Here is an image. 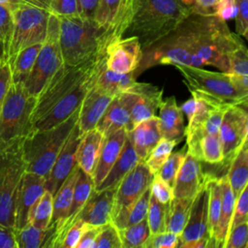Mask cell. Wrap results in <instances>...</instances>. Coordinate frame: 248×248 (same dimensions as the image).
<instances>
[{
    "mask_svg": "<svg viewBox=\"0 0 248 248\" xmlns=\"http://www.w3.org/2000/svg\"><path fill=\"white\" fill-rule=\"evenodd\" d=\"M242 43L217 16L191 14L175 29L142 51L138 77L158 65L213 66L228 72L229 54Z\"/></svg>",
    "mask_w": 248,
    "mask_h": 248,
    "instance_id": "1",
    "label": "cell"
},
{
    "mask_svg": "<svg viewBox=\"0 0 248 248\" xmlns=\"http://www.w3.org/2000/svg\"><path fill=\"white\" fill-rule=\"evenodd\" d=\"M190 15L182 0H133L132 17L122 37L136 36L143 51Z\"/></svg>",
    "mask_w": 248,
    "mask_h": 248,
    "instance_id": "2",
    "label": "cell"
},
{
    "mask_svg": "<svg viewBox=\"0 0 248 248\" xmlns=\"http://www.w3.org/2000/svg\"><path fill=\"white\" fill-rule=\"evenodd\" d=\"M59 44L66 65L81 64L105 51L110 42L108 32L94 20L76 16H57Z\"/></svg>",
    "mask_w": 248,
    "mask_h": 248,
    "instance_id": "3",
    "label": "cell"
},
{
    "mask_svg": "<svg viewBox=\"0 0 248 248\" xmlns=\"http://www.w3.org/2000/svg\"><path fill=\"white\" fill-rule=\"evenodd\" d=\"M182 76L192 97L201 99L213 108L246 107L248 95L242 93L226 72H213L202 67L173 65Z\"/></svg>",
    "mask_w": 248,
    "mask_h": 248,
    "instance_id": "4",
    "label": "cell"
},
{
    "mask_svg": "<svg viewBox=\"0 0 248 248\" xmlns=\"http://www.w3.org/2000/svg\"><path fill=\"white\" fill-rule=\"evenodd\" d=\"M79 108L66 120L46 130L31 131L22 140V156L27 171L46 177L57 155L78 123Z\"/></svg>",
    "mask_w": 248,
    "mask_h": 248,
    "instance_id": "5",
    "label": "cell"
},
{
    "mask_svg": "<svg viewBox=\"0 0 248 248\" xmlns=\"http://www.w3.org/2000/svg\"><path fill=\"white\" fill-rule=\"evenodd\" d=\"M49 15V0H22L13 12L14 26L7 55L10 65L20 50L45 41Z\"/></svg>",
    "mask_w": 248,
    "mask_h": 248,
    "instance_id": "6",
    "label": "cell"
},
{
    "mask_svg": "<svg viewBox=\"0 0 248 248\" xmlns=\"http://www.w3.org/2000/svg\"><path fill=\"white\" fill-rule=\"evenodd\" d=\"M105 63L106 56L103 51L78 65L63 64L36 97L31 119L32 125Z\"/></svg>",
    "mask_w": 248,
    "mask_h": 248,
    "instance_id": "7",
    "label": "cell"
},
{
    "mask_svg": "<svg viewBox=\"0 0 248 248\" xmlns=\"http://www.w3.org/2000/svg\"><path fill=\"white\" fill-rule=\"evenodd\" d=\"M23 139L0 144V224L14 229L16 196L26 170L22 156Z\"/></svg>",
    "mask_w": 248,
    "mask_h": 248,
    "instance_id": "8",
    "label": "cell"
},
{
    "mask_svg": "<svg viewBox=\"0 0 248 248\" xmlns=\"http://www.w3.org/2000/svg\"><path fill=\"white\" fill-rule=\"evenodd\" d=\"M36 97L30 96L23 83L11 84L0 107V144L25 138L32 131V113Z\"/></svg>",
    "mask_w": 248,
    "mask_h": 248,
    "instance_id": "9",
    "label": "cell"
},
{
    "mask_svg": "<svg viewBox=\"0 0 248 248\" xmlns=\"http://www.w3.org/2000/svg\"><path fill=\"white\" fill-rule=\"evenodd\" d=\"M63 64L59 44V20L55 15L50 14L45 41L42 44L30 74L23 83L27 93L30 96L37 97Z\"/></svg>",
    "mask_w": 248,
    "mask_h": 248,
    "instance_id": "10",
    "label": "cell"
},
{
    "mask_svg": "<svg viewBox=\"0 0 248 248\" xmlns=\"http://www.w3.org/2000/svg\"><path fill=\"white\" fill-rule=\"evenodd\" d=\"M208 232V186L206 179L194 197L187 223L179 235V246L182 248L209 247Z\"/></svg>",
    "mask_w": 248,
    "mask_h": 248,
    "instance_id": "11",
    "label": "cell"
},
{
    "mask_svg": "<svg viewBox=\"0 0 248 248\" xmlns=\"http://www.w3.org/2000/svg\"><path fill=\"white\" fill-rule=\"evenodd\" d=\"M248 114L246 107L232 106L226 109L219 129V138L222 143L223 162L230 164L232 156L247 140Z\"/></svg>",
    "mask_w": 248,
    "mask_h": 248,
    "instance_id": "12",
    "label": "cell"
},
{
    "mask_svg": "<svg viewBox=\"0 0 248 248\" xmlns=\"http://www.w3.org/2000/svg\"><path fill=\"white\" fill-rule=\"evenodd\" d=\"M106 66V63L88 76L78 86H77L72 92L56 103L44 116L38 119L32 125V131L46 130L58 125L66 120L70 115L80 107L82 100L87 92L94 85L96 78L101 70Z\"/></svg>",
    "mask_w": 248,
    "mask_h": 248,
    "instance_id": "13",
    "label": "cell"
},
{
    "mask_svg": "<svg viewBox=\"0 0 248 248\" xmlns=\"http://www.w3.org/2000/svg\"><path fill=\"white\" fill-rule=\"evenodd\" d=\"M154 174L150 172L143 161H140L116 187L113 201L112 217L132 206L142 193L150 187ZM112 219V218H111Z\"/></svg>",
    "mask_w": 248,
    "mask_h": 248,
    "instance_id": "14",
    "label": "cell"
},
{
    "mask_svg": "<svg viewBox=\"0 0 248 248\" xmlns=\"http://www.w3.org/2000/svg\"><path fill=\"white\" fill-rule=\"evenodd\" d=\"M106 68L118 74L134 72L142 58V48L136 36L121 37L108 44L105 49Z\"/></svg>",
    "mask_w": 248,
    "mask_h": 248,
    "instance_id": "15",
    "label": "cell"
},
{
    "mask_svg": "<svg viewBox=\"0 0 248 248\" xmlns=\"http://www.w3.org/2000/svg\"><path fill=\"white\" fill-rule=\"evenodd\" d=\"M82 134L79 132L77 123L46 177V190L49 191L53 196L77 165V149Z\"/></svg>",
    "mask_w": 248,
    "mask_h": 248,
    "instance_id": "16",
    "label": "cell"
},
{
    "mask_svg": "<svg viewBox=\"0 0 248 248\" xmlns=\"http://www.w3.org/2000/svg\"><path fill=\"white\" fill-rule=\"evenodd\" d=\"M138 98L139 95L132 92H124L112 98L96 126L105 138L121 128L127 129L132 108Z\"/></svg>",
    "mask_w": 248,
    "mask_h": 248,
    "instance_id": "17",
    "label": "cell"
},
{
    "mask_svg": "<svg viewBox=\"0 0 248 248\" xmlns=\"http://www.w3.org/2000/svg\"><path fill=\"white\" fill-rule=\"evenodd\" d=\"M46 177L27 171L22 175L16 201L15 230L28 224V213L35 202L46 190Z\"/></svg>",
    "mask_w": 248,
    "mask_h": 248,
    "instance_id": "18",
    "label": "cell"
},
{
    "mask_svg": "<svg viewBox=\"0 0 248 248\" xmlns=\"http://www.w3.org/2000/svg\"><path fill=\"white\" fill-rule=\"evenodd\" d=\"M128 92L139 95V98L132 108L127 132L140 122L154 116L163 100V89L151 83L136 81Z\"/></svg>",
    "mask_w": 248,
    "mask_h": 248,
    "instance_id": "19",
    "label": "cell"
},
{
    "mask_svg": "<svg viewBox=\"0 0 248 248\" xmlns=\"http://www.w3.org/2000/svg\"><path fill=\"white\" fill-rule=\"evenodd\" d=\"M116 188H107L93 192L89 200L85 202L76 219H80L88 225L102 227L112 218V208Z\"/></svg>",
    "mask_w": 248,
    "mask_h": 248,
    "instance_id": "20",
    "label": "cell"
},
{
    "mask_svg": "<svg viewBox=\"0 0 248 248\" xmlns=\"http://www.w3.org/2000/svg\"><path fill=\"white\" fill-rule=\"evenodd\" d=\"M205 178L202 161L187 151L172 186L173 198H194Z\"/></svg>",
    "mask_w": 248,
    "mask_h": 248,
    "instance_id": "21",
    "label": "cell"
},
{
    "mask_svg": "<svg viewBox=\"0 0 248 248\" xmlns=\"http://www.w3.org/2000/svg\"><path fill=\"white\" fill-rule=\"evenodd\" d=\"M113 97L114 96L105 92L94 83L79 107L78 127L81 134L96 128L100 118Z\"/></svg>",
    "mask_w": 248,
    "mask_h": 248,
    "instance_id": "22",
    "label": "cell"
},
{
    "mask_svg": "<svg viewBox=\"0 0 248 248\" xmlns=\"http://www.w3.org/2000/svg\"><path fill=\"white\" fill-rule=\"evenodd\" d=\"M126 139L127 130L125 128H121L105 138L99 159L92 173L95 190L110 170L124 145Z\"/></svg>",
    "mask_w": 248,
    "mask_h": 248,
    "instance_id": "23",
    "label": "cell"
},
{
    "mask_svg": "<svg viewBox=\"0 0 248 248\" xmlns=\"http://www.w3.org/2000/svg\"><path fill=\"white\" fill-rule=\"evenodd\" d=\"M158 118L162 138L178 142L185 139L184 116L174 96L162 100L159 106Z\"/></svg>",
    "mask_w": 248,
    "mask_h": 248,
    "instance_id": "24",
    "label": "cell"
},
{
    "mask_svg": "<svg viewBox=\"0 0 248 248\" xmlns=\"http://www.w3.org/2000/svg\"><path fill=\"white\" fill-rule=\"evenodd\" d=\"M127 137L131 140L140 159L144 161L150 151L162 139L158 116L154 115L140 122L131 131L127 132Z\"/></svg>",
    "mask_w": 248,
    "mask_h": 248,
    "instance_id": "25",
    "label": "cell"
},
{
    "mask_svg": "<svg viewBox=\"0 0 248 248\" xmlns=\"http://www.w3.org/2000/svg\"><path fill=\"white\" fill-rule=\"evenodd\" d=\"M105 136L97 128L82 134L77 149L76 160L81 170L92 176L93 170L99 159Z\"/></svg>",
    "mask_w": 248,
    "mask_h": 248,
    "instance_id": "26",
    "label": "cell"
},
{
    "mask_svg": "<svg viewBox=\"0 0 248 248\" xmlns=\"http://www.w3.org/2000/svg\"><path fill=\"white\" fill-rule=\"evenodd\" d=\"M140 161L141 160L138 156L131 140L127 137L116 161L114 162L105 179L95 191L107 188H116L120 181L125 177V175L130 170H132Z\"/></svg>",
    "mask_w": 248,
    "mask_h": 248,
    "instance_id": "27",
    "label": "cell"
},
{
    "mask_svg": "<svg viewBox=\"0 0 248 248\" xmlns=\"http://www.w3.org/2000/svg\"><path fill=\"white\" fill-rule=\"evenodd\" d=\"M78 172L79 167L77 164L66 178V180L63 182V184L53 196L52 218L49 225H51L55 231L63 224V222L67 218L72 203L74 187L78 179Z\"/></svg>",
    "mask_w": 248,
    "mask_h": 248,
    "instance_id": "28",
    "label": "cell"
},
{
    "mask_svg": "<svg viewBox=\"0 0 248 248\" xmlns=\"http://www.w3.org/2000/svg\"><path fill=\"white\" fill-rule=\"evenodd\" d=\"M235 196L228 182L226 174L222 176V201L219 220L214 235V247H224L233 214Z\"/></svg>",
    "mask_w": 248,
    "mask_h": 248,
    "instance_id": "29",
    "label": "cell"
},
{
    "mask_svg": "<svg viewBox=\"0 0 248 248\" xmlns=\"http://www.w3.org/2000/svg\"><path fill=\"white\" fill-rule=\"evenodd\" d=\"M226 177L236 198L248 181V139L232 156Z\"/></svg>",
    "mask_w": 248,
    "mask_h": 248,
    "instance_id": "30",
    "label": "cell"
},
{
    "mask_svg": "<svg viewBox=\"0 0 248 248\" xmlns=\"http://www.w3.org/2000/svg\"><path fill=\"white\" fill-rule=\"evenodd\" d=\"M54 228L49 225L46 229H37L31 224L15 230V240L16 248H47L54 234Z\"/></svg>",
    "mask_w": 248,
    "mask_h": 248,
    "instance_id": "31",
    "label": "cell"
},
{
    "mask_svg": "<svg viewBox=\"0 0 248 248\" xmlns=\"http://www.w3.org/2000/svg\"><path fill=\"white\" fill-rule=\"evenodd\" d=\"M137 81L134 72L126 74H118L109 71L106 66L99 73L95 84L105 92L116 96L118 94L128 92Z\"/></svg>",
    "mask_w": 248,
    "mask_h": 248,
    "instance_id": "32",
    "label": "cell"
},
{
    "mask_svg": "<svg viewBox=\"0 0 248 248\" xmlns=\"http://www.w3.org/2000/svg\"><path fill=\"white\" fill-rule=\"evenodd\" d=\"M208 186V232L210 235L209 247H214V235L219 220L222 201V176L205 173Z\"/></svg>",
    "mask_w": 248,
    "mask_h": 248,
    "instance_id": "33",
    "label": "cell"
},
{
    "mask_svg": "<svg viewBox=\"0 0 248 248\" xmlns=\"http://www.w3.org/2000/svg\"><path fill=\"white\" fill-rule=\"evenodd\" d=\"M150 195L151 192L149 187L142 193V195L135 202V203L132 206H130L128 209L124 211L118 212L112 217L111 223L117 228V230L127 228L146 218Z\"/></svg>",
    "mask_w": 248,
    "mask_h": 248,
    "instance_id": "34",
    "label": "cell"
},
{
    "mask_svg": "<svg viewBox=\"0 0 248 248\" xmlns=\"http://www.w3.org/2000/svg\"><path fill=\"white\" fill-rule=\"evenodd\" d=\"M43 44V43H42ZM42 44H36L20 50L11 66L12 81L13 83H24L27 79L33 66Z\"/></svg>",
    "mask_w": 248,
    "mask_h": 248,
    "instance_id": "35",
    "label": "cell"
},
{
    "mask_svg": "<svg viewBox=\"0 0 248 248\" xmlns=\"http://www.w3.org/2000/svg\"><path fill=\"white\" fill-rule=\"evenodd\" d=\"M193 200L194 198H172L169 205L166 231L180 235L187 223Z\"/></svg>",
    "mask_w": 248,
    "mask_h": 248,
    "instance_id": "36",
    "label": "cell"
},
{
    "mask_svg": "<svg viewBox=\"0 0 248 248\" xmlns=\"http://www.w3.org/2000/svg\"><path fill=\"white\" fill-rule=\"evenodd\" d=\"M53 195L45 190L41 197L35 202L28 213V223L37 229H46L52 218Z\"/></svg>",
    "mask_w": 248,
    "mask_h": 248,
    "instance_id": "37",
    "label": "cell"
},
{
    "mask_svg": "<svg viewBox=\"0 0 248 248\" xmlns=\"http://www.w3.org/2000/svg\"><path fill=\"white\" fill-rule=\"evenodd\" d=\"M121 0H98L94 21L103 29L107 30L111 41V33L115 25Z\"/></svg>",
    "mask_w": 248,
    "mask_h": 248,
    "instance_id": "38",
    "label": "cell"
},
{
    "mask_svg": "<svg viewBox=\"0 0 248 248\" xmlns=\"http://www.w3.org/2000/svg\"><path fill=\"white\" fill-rule=\"evenodd\" d=\"M122 248H139L142 247L145 240L151 234L146 218L140 222L118 230Z\"/></svg>",
    "mask_w": 248,
    "mask_h": 248,
    "instance_id": "39",
    "label": "cell"
},
{
    "mask_svg": "<svg viewBox=\"0 0 248 248\" xmlns=\"http://www.w3.org/2000/svg\"><path fill=\"white\" fill-rule=\"evenodd\" d=\"M199 159L202 163L211 165L222 164L223 150L219 135H204L200 140Z\"/></svg>",
    "mask_w": 248,
    "mask_h": 248,
    "instance_id": "40",
    "label": "cell"
},
{
    "mask_svg": "<svg viewBox=\"0 0 248 248\" xmlns=\"http://www.w3.org/2000/svg\"><path fill=\"white\" fill-rule=\"evenodd\" d=\"M169 205L170 203H162L152 194L150 195L146 220L151 233H158L166 231Z\"/></svg>",
    "mask_w": 248,
    "mask_h": 248,
    "instance_id": "41",
    "label": "cell"
},
{
    "mask_svg": "<svg viewBox=\"0 0 248 248\" xmlns=\"http://www.w3.org/2000/svg\"><path fill=\"white\" fill-rule=\"evenodd\" d=\"M178 141L173 140H169L162 138L158 143L154 146V148L150 151L149 155L143 161L147 169L150 170L152 174L158 172L162 165L166 162L170 154L172 152L175 145Z\"/></svg>",
    "mask_w": 248,
    "mask_h": 248,
    "instance_id": "42",
    "label": "cell"
},
{
    "mask_svg": "<svg viewBox=\"0 0 248 248\" xmlns=\"http://www.w3.org/2000/svg\"><path fill=\"white\" fill-rule=\"evenodd\" d=\"M187 153V146H183L180 150L176 152H171L166 162L162 165L158 170L157 175H159L163 180H165L170 186H173L176 174L185 159Z\"/></svg>",
    "mask_w": 248,
    "mask_h": 248,
    "instance_id": "43",
    "label": "cell"
},
{
    "mask_svg": "<svg viewBox=\"0 0 248 248\" xmlns=\"http://www.w3.org/2000/svg\"><path fill=\"white\" fill-rule=\"evenodd\" d=\"M14 26V16L11 10L0 4V49L7 60L9 46Z\"/></svg>",
    "mask_w": 248,
    "mask_h": 248,
    "instance_id": "44",
    "label": "cell"
},
{
    "mask_svg": "<svg viewBox=\"0 0 248 248\" xmlns=\"http://www.w3.org/2000/svg\"><path fill=\"white\" fill-rule=\"evenodd\" d=\"M93 248H122L118 230L111 222L101 227Z\"/></svg>",
    "mask_w": 248,
    "mask_h": 248,
    "instance_id": "45",
    "label": "cell"
},
{
    "mask_svg": "<svg viewBox=\"0 0 248 248\" xmlns=\"http://www.w3.org/2000/svg\"><path fill=\"white\" fill-rule=\"evenodd\" d=\"M229 74L248 76V51L242 42L229 54Z\"/></svg>",
    "mask_w": 248,
    "mask_h": 248,
    "instance_id": "46",
    "label": "cell"
},
{
    "mask_svg": "<svg viewBox=\"0 0 248 248\" xmlns=\"http://www.w3.org/2000/svg\"><path fill=\"white\" fill-rule=\"evenodd\" d=\"M179 246V235L165 231L151 233L142 245V248H175Z\"/></svg>",
    "mask_w": 248,
    "mask_h": 248,
    "instance_id": "47",
    "label": "cell"
},
{
    "mask_svg": "<svg viewBox=\"0 0 248 248\" xmlns=\"http://www.w3.org/2000/svg\"><path fill=\"white\" fill-rule=\"evenodd\" d=\"M88 226V224L80 219L75 220L62 234L59 242V248H77L78 242Z\"/></svg>",
    "mask_w": 248,
    "mask_h": 248,
    "instance_id": "48",
    "label": "cell"
},
{
    "mask_svg": "<svg viewBox=\"0 0 248 248\" xmlns=\"http://www.w3.org/2000/svg\"><path fill=\"white\" fill-rule=\"evenodd\" d=\"M248 222L237 224L229 231L224 248H247Z\"/></svg>",
    "mask_w": 248,
    "mask_h": 248,
    "instance_id": "49",
    "label": "cell"
},
{
    "mask_svg": "<svg viewBox=\"0 0 248 248\" xmlns=\"http://www.w3.org/2000/svg\"><path fill=\"white\" fill-rule=\"evenodd\" d=\"M132 8L133 0H121L119 14L111 33V40H116L123 36L132 17Z\"/></svg>",
    "mask_w": 248,
    "mask_h": 248,
    "instance_id": "50",
    "label": "cell"
},
{
    "mask_svg": "<svg viewBox=\"0 0 248 248\" xmlns=\"http://www.w3.org/2000/svg\"><path fill=\"white\" fill-rule=\"evenodd\" d=\"M244 222H248V185H246L235 198L234 209L230 229Z\"/></svg>",
    "mask_w": 248,
    "mask_h": 248,
    "instance_id": "51",
    "label": "cell"
},
{
    "mask_svg": "<svg viewBox=\"0 0 248 248\" xmlns=\"http://www.w3.org/2000/svg\"><path fill=\"white\" fill-rule=\"evenodd\" d=\"M191 14L201 16H217L220 0H182Z\"/></svg>",
    "mask_w": 248,
    "mask_h": 248,
    "instance_id": "52",
    "label": "cell"
},
{
    "mask_svg": "<svg viewBox=\"0 0 248 248\" xmlns=\"http://www.w3.org/2000/svg\"><path fill=\"white\" fill-rule=\"evenodd\" d=\"M50 14L56 16H80L78 0H49Z\"/></svg>",
    "mask_w": 248,
    "mask_h": 248,
    "instance_id": "53",
    "label": "cell"
},
{
    "mask_svg": "<svg viewBox=\"0 0 248 248\" xmlns=\"http://www.w3.org/2000/svg\"><path fill=\"white\" fill-rule=\"evenodd\" d=\"M150 192L160 202L165 204L170 203L173 198L172 187L157 174H154L151 181Z\"/></svg>",
    "mask_w": 248,
    "mask_h": 248,
    "instance_id": "54",
    "label": "cell"
},
{
    "mask_svg": "<svg viewBox=\"0 0 248 248\" xmlns=\"http://www.w3.org/2000/svg\"><path fill=\"white\" fill-rule=\"evenodd\" d=\"M235 31L238 36L248 37V0H235Z\"/></svg>",
    "mask_w": 248,
    "mask_h": 248,
    "instance_id": "55",
    "label": "cell"
},
{
    "mask_svg": "<svg viewBox=\"0 0 248 248\" xmlns=\"http://www.w3.org/2000/svg\"><path fill=\"white\" fill-rule=\"evenodd\" d=\"M227 108H218L210 111L207 119L205 120L203 127L202 128V134L204 135H219L220 125L223 119L224 112Z\"/></svg>",
    "mask_w": 248,
    "mask_h": 248,
    "instance_id": "56",
    "label": "cell"
},
{
    "mask_svg": "<svg viewBox=\"0 0 248 248\" xmlns=\"http://www.w3.org/2000/svg\"><path fill=\"white\" fill-rule=\"evenodd\" d=\"M12 82L11 66L6 59L2 58L0 59V107L9 91Z\"/></svg>",
    "mask_w": 248,
    "mask_h": 248,
    "instance_id": "57",
    "label": "cell"
},
{
    "mask_svg": "<svg viewBox=\"0 0 248 248\" xmlns=\"http://www.w3.org/2000/svg\"><path fill=\"white\" fill-rule=\"evenodd\" d=\"M101 227H95L89 225L83 232L79 241L77 244V248H93L94 241L100 231Z\"/></svg>",
    "mask_w": 248,
    "mask_h": 248,
    "instance_id": "58",
    "label": "cell"
},
{
    "mask_svg": "<svg viewBox=\"0 0 248 248\" xmlns=\"http://www.w3.org/2000/svg\"><path fill=\"white\" fill-rule=\"evenodd\" d=\"M0 248H16L14 228L0 224Z\"/></svg>",
    "mask_w": 248,
    "mask_h": 248,
    "instance_id": "59",
    "label": "cell"
},
{
    "mask_svg": "<svg viewBox=\"0 0 248 248\" xmlns=\"http://www.w3.org/2000/svg\"><path fill=\"white\" fill-rule=\"evenodd\" d=\"M236 12L235 0H220V5L217 13V16L227 21L234 16Z\"/></svg>",
    "mask_w": 248,
    "mask_h": 248,
    "instance_id": "60",
    "label": "cell"
},
{
    "mask_svg": "<svg viewBox=\"0 0 248 248\" xmlns=\"http://www.w3.org/2000/svg\"><path fill=\"white\" fill-rule=\"evenodd\" d=\"M78 1L80 9V16L82 17L94 20L98 0H78Z\"/></svg>",
    "mask_w": 248,
    "mask_h": 248,
    "instance_id": "61",
    "label": "cell"
},
{
    "mask_svg": "<svg viewBox=\"0 0 248 248\" xmlns=\"http://www.w3.org/2000/svg\"><path fill=\"white\" fill-rule=\"evenodd\" d=\"M182 113L185 114L187 116V119L189 120L192 115L194 114L195 110H196V108H197V101L194 97H191L190 99H188L186 102H184L181 107H179Z\"/></svg>",
    "mask_w": 248,
    "mask_h": 248,
    "instance_id": "62",
    "label": "cell"
},
{
    "mask_svg": "<svg viewBox=\"0 0 248 248\" xmlns=\"http://www.w3.org/2000/svg\"><path fill=\"white\" fill-rule=\"evenodd\" d=\"M21 1L22 0H0V4L7 7L13 13L16 9V7L20 4Z\"/></svg>",
    "mask_w": 248,
    "mask_h": 248,
    "instance_id": "63",
    "label": "cell"
},
{
    "mask_svg": "<svg viewBox=\"0 0 248 248\" xmlns=\"http://www.w3.org/2000/svg\"><path fill=\"white\" fill-rule=\"evenodd\" d=\"M2 58H4V56H3V52H2V50L0 49V59H2ZM5 59V58H4Z\"/></svg>",
    "mask_w": 248,
    "mask_h": 248,
    "instance_id": "64",
    "label": "cell"
}]
</instances>
